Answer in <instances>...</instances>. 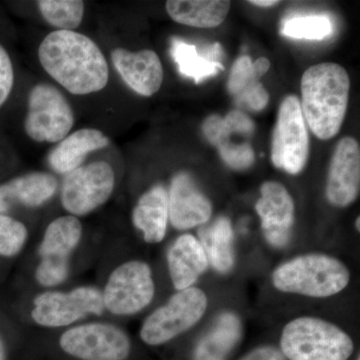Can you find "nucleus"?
Returning a JSON list of instances; mask_svg holds the SVG:
<instances>
[{
  "label": "nucleus",
  "instance_id": "24",
  "mask_svg": "<svg viewBox=\"0 0 360 360\" xmlns=\"http://www.w3.org/2000/svg\"><path fill=\"white\" fill-rule=\"evenodd\" d=\"M172 56L179 65V72L184 77L193 78L196 84L224 70L221 63L208 60L205 56H201L195 45L186 44L179 39H172Z\"/></svg>",
  "mask_w": 360,
  "mask_h": 360
},
{
  "label": "nucleus",
  "instance_id": "14",
  "mask_svg": "<svg viewBox=\"0 0 360 360\" xmlns=\"http://www.w3.org/2000/svg\"><path fill=\"white\" fill-rule=\"evenodd\" d=\"M111 61L123 82L137 94L151 96L160 89L163 82V68L156 52H132L124 49L111 51Z\"/></svg>",
  "mask_w": 360,
  "mask_h": 360
},
{
  "label": "nucleus",
  "instance_id": "1",
  "mask_svg": "<svg viewBox=\"0 0 360 360\" xmlns=\"http://www.w3.org/2000/svg\"><path fill=\"white\" fill-rule=\"evenodd\" d=\"M39 58L49 77L75 96L101 91L110 79L103 52L94 40L75 30L47 34L39 45Z\"/></svg>",
  "mask_w": 360,
  "mask_h": 360
},
{
  "label": "nucleus",
  "instance_id": "7",
  "mask_svg": "<svg viewBox=\"0 0 360 360\" xmlns=\"http://www.w3.org/2000/svg\"><path fill=\"white\" fill-rule=\"evenodd\" d=\"M206 307L207 297L200 288L179 290L146 319L141 329V340L153 347L167 343L200 321Z\"/></svg>",
  "mask_w": 360,
  "mask_h": 360
},
{
  "label": "nucleus",
  "instance_id": "20",
  "mask_svg": "<svg viewBox=\"0 0 360 360\" xmlns=\"http://www.w3.org/2000/svg\"><path fill=\"white\" fill-rule=\"evenodd\" d=\"M168 193L162 186L151 187L137 201L132 212V222L143 233L148 243H160L167 234Z\"/></svg>",
  "mask_w": 360,
  "mask_h": 360
},
{
  "label": "nucleus",
  "instance_id": "28",
  "mask_svg": "<svg viewBox=\"0 0 360 360\" xmlns=\"http://www.w3.org/2000/svg\"><path fill=\"white\" fill-rule=\"evenodd\" d=\"M217 148L222 160L234 169H245L255 161V153L248 143L233 144L227 141Z\"/></svg>",
  "mask_w": 360,
  "mask_h": 360
},
{
  "label": "nucleus",
  "instance_id": "5",
  "mask_svg": "<svg viewBox=\"0 0 360 360\" xmlns=\"http://www.w3.org/2000/svg\"><path fill=\"white\" fill-rule=\"evenodd\" d=\"M103 292L90 285L68 291L51 290L33 300L32 317L42 328H70L89 315L103 314Z\"/></svg>",
  "mask_w": 360,
  "mask_h": 360
},
{
  "label": "nucleus",
  "instance_id": "21",
  "mask_svg": "<svg viewBox=\"0 0 360 360\" xmlns=\"http://www.w3.org/2000/svg\"><path fill=\"white\" fill-rule=\"evenodd\" d=\"M165 7L175 22L193 27L212 28L224 22L231 8V1L169 0Z\"/></svg>",
  "mask_w": 360,
  "mask_h": 360
},
{
  "label": "nucleus",
  "instance_id": "25",
  "mask_svg": "<svg viewBox=\"0 0 360 360\" xmlns=\"http://www.w3.org/2000/svg\"><path fill=\"white\" fill-rule=\"evenodd\" d=\"M37 6L44 20L58 30L75 32L84 20V2L80 0H39Z\"/></svg>",
  "mask_w": 360,
  "mask_h": 360
},
{
  "label": "nucleus",
  "instance_id": "11",
  "mask_svg": "<svg viewBox=\"0 0 360 360\" xmlns=\"http://www.w3.org/2000/svg\"><path fill=\"white\" fill-rule=\"evenodd\" d=\"M309 137L297 97H286L279 108L272 141L271 160L277 168L297 174L307 165Z\"/></svg>",
  "mask_w": 360,
  "mask_h": 360
},
{
  "label": "nucleus",
  "instance_id": "32",
  "mask_svg": "<svg viewBox=\"0 0 360 360\" xmlns=\"http://www.w3.org/2000/svg\"><path fill=\"white\" fill-rule=\"evenodd\" d=\"M238 96V101L245 103L252 110H264L269 103V94L262 84L257 82L246 86Z\"/></svg>",
  "mask_w": 360,
  "mask_h": 360
},
{
  "label": "nucleus",
  "instance_id": "39",
  "mask_svg": "<svg viewBox=\"0 0 360 360\" xmlns=\"http://www.w3.org/2000/svg\"><path fill=\"white\" fill-rule=\"evenodd\" d=\"M357 360H360V359H357Z\"/></svg>",
  "mask_w": 360,
  "mask_h": 360
},
{
  "label": "nucleus",
  "instance_id": "6",
  "mask_svg": "<svg viewBox=\"0 0 360 360\" xmlns=\"http://www.w3.org/2000/svg\"><path fill=\"white\" fill-rule=\"evenodd\" d=\"M26 134L37 142L56 143L70 134L75 113L66 97L53 85L39 84L28 96Z\"/></svg>",
  "mask_w": 360,
  "mask_h": 360
},
{
  "label": "nucleus",
  "instance_id": "8",
  "mask_svg": "<svg viewBox=\"0 0 360 360\" xmlns=\"http://www.w3.org/2000/svg\"><path fill=\"white\" fill-rule=\"evenodd\" d=\"M65 354L80 360H125L131 350L127 333L110 322L70 326L59 338Z\"/></svg>",
  "mask_w": 360,
  "mask_h": 360
},
{
  "label": "nucleus",
  "instance_id": "18",
  "mask_svg": "<svg viewBox=\"0 0 360 360\" xmlns=\"http://www.w3.org/2000/svg\"><path fill=\"white\" fill-rule=\"evenodd\" d=\"M110 141L101 130L82 129L58 142L49 155V167L59 174H68L82 167L87 155L108 148Z\"/></svg>",
  "mask_w": 360,
  "mask_h": 360
},
{
  "label": "nucleus",
  "instance_id": "31",
  "mask_svg": "<svg viewBox=\"0 0 360 360\" xmlns=\"http://www.w3.org/2000/svg\"><path fill=\"white\" fill-rule=\"evenodd\" d=\"M202 129L208 141L217 148L229 141L231 134L227 129L226 123L224 118L219 115H210L206 118Z\"/></svg>",
  "mask_w": 360,
  "mask_h": 360
},
{
  "label": "nucleus",
  "instance_id": "36",
  "mask_svg": "<svg viewBox=\"0 0 360 360\" xmlns=\"http://www.w3.org/2000/svg\"><path fill=\"white\" fill-rule=\"evenodd\" d=\"M250 4L258 6L269 7L278 4L279 1H276V0H252V1H250Z\"/></svg>",
  "mask_w": 360,
  "mask_h": 360
},
{
  "label": "nucleus",
  "instance_id": "13",
  "mask_svg": "<svg viewBox=\"0 0 360 360\" xmlns=\"http://www.w3.org/2000/svg\"><path fill=\"white\" fill-rule=\"evenodd\" d=\"M257 212L262 219V227L270 245L281 248L290 238L295 217V205L285 187L278 182L269 181L260 188Z\"/></svg>",
  "mask_w": 360,
  "mask_h": 360
},
{
  "label": "nucleus",
  "instance_id": "33",
  "mask_svg": "<svg viewBox=\"0 0 360 360\" xmlns=\"http://www.w3.org/2000/svg\"><path fill=\"white\" fill-rule=\"evenodd\" d=\"M229 134L234 132L238 134L251 135L255 131V123L250 120V116L245 115L241 111L233 110L224 118Z\"/></svg>",
  "mask_w": 360,
  "mask_h": 360
},
{
  "label": "nucleus",
  "instance_id": "38",
  "mask_svg": "<svg viewBox=\"0 0 360 360\" xmlns=\"http://www.w3.org/2000/svg\"><path fill=\"white\" fill-rule=\"evenodd\" d=\"M359 224H360V219H359V217H357L356 222H355V225H356L357 231H359V229H360Z\"/></svg>",
  "mask_w": 360,
  "mask_h": 360
},
{
  "label": "nucleus",
  "instance_id": "17",
  "mask_svg": "<svg viewBox=\"0 0 360 360\" xmlns=\"http://www.w3.org/2000/svg\"><path fill=\"white\" fill-rule=\"evenodd\" d=\"M82 238V224L78 217L68 214L52 220L39 245V264L70 269V255Z\"/></svg>",
  "mask_w": 360,
  "mask_h": 360
},
{
  "label": "nucleus",
  "instance_id": "35",
  "mask_svg": "<svg viewBox=\"0 0 360 360\" xmlns=\"http://www.w3.org/2000/svg\"><path fill=\"white\" fill-rule=\"evenodd\" d=\"M270 63L269 59L265 58H258L253 63V71H255V77L259 78L265 75L269 70Z\"/></svg>",
  "mask_w": 360,
  "mask_h": 360
},
{
  "label": "nucleus",
  "instance_id": "16",
  "mask_svg": "<svg viewBox=\"0 0 360 360\" xmlns=\"http://www.w3.org/2000/svg\"><path fill=\"white\" fill-rule=\"evenodd\" d=\"M58 180L49 172H33L20 175L0 184V213L15 205L39 207L53 198Z\"/></svg>",
  "mask_w": 360,
  "mask_h": 360
},
{
  "label": "nucleus",
  "instance_id": "10",
  "mask_svg": "<svg viewBox=\"0 0 360 360\" xmlns=\"http://www.w3.org/2000/svg\"><path fill=\"white\" fill-rule=\"evenodd\" d=\"M115 174L106 161L82 165L65 175L61 186V205L73 217H85L110 200Z\"/></svg>",
  "mask_w": 360,
  "mask_h": 360
},
{
  "label": "nucleus",
  "instance_id": "4",
  "mask_svg": "<svg viewBox=\"0 0 360 360\" xmlns=\"http://www.w3.org/2000/svg\"><path fill=\"white\" fill-rule=\"evenodd\" d=\"M354 349L345 331L314 317L290 322L281 336V352L290 360H347Z\"/></svg>",
  "mask_w": 360,
  "mask_h": 360
},
{
  "label": "nucleus",
  "instance_id": "26",
  "mask_svg": "<svg viewBox=\"0 0 360 360\" xmlns=\"http://www.w3.org/2000/svg\"><path fill=\"white\" fill-rule=\"evenodd\" d=\"M333 33L328 16L311 15L293 18L284 21L281 34L296 39L322 40Z\"/></svg>",
  "mask_w": 360,
  "mask_h": 360
},
{
  "label": "nucleus",
  "instance_id": "12",
  "mask_svg": "<svg viewBox=\"0 0 360 360\" xmlns=\"http://www.w3.org/2000/svg\"><path fill=\"white\" fill-rule=\"evenodd\" d=\"M360 149L352 137L341 139L329 168L326 194L338 207L352 205L359 194Z\"/></svg>",
  "mask_w": 360,
  "mask_h": 360
},
{
  "label": "nucleus",
  "instance_id": "30",
  "mask_svg": "<svg viewBox=\"0 0 360 360\" xmlns=\"http://www.w3.org/2000/svg\"><path fill=\"white\" fill-rule=\"evenodd\" d=\"M14 71L8 53L0 44V108L4 105L13 90Z\"/></svg>",
  "mask_w": 360,
  "mask_h": 360
},
{
  "label": "nucleus",
  "instance_id": "2",
  "mask_svg": "<svg viewBox=\"0 0 360 360\" xmlns=\"http://www.w3.org/2000/svg\"><path fill=\"white\" fill-rule=\"evenodd\" d=\"M350 80L342 66L333 63L314 65L302 79V115L321 139H333L347 115Z\"/></svg>",
  "mask_w": 360,
  "mask_h": 360
},
{
  "label": "nucleus",
  "instance_id": "29",
  "mask_svg": "<svg viewBox=\"0 0 360 360\" xmlns=\"http://www.w3.org/2000/svg\"><path fill=\"white\" fill-rule=\"evenodd\" d=\"M257 79L253 71L252 60L250 56H241L232 66L231 77L229 80V91L238 96L246 86L257 82Z\"/></svg>",
  "mask_w": 360,
  "mask_h": 360
},
{
  "label": "nucleus",
  "instance_id": "23",
  "mask_svg": "<svg viewBox=\"0 0 360 360\" xmlns=\"http://www.w3.org/2000/svg\"><path fill=\"white\" fill-rule=\"evenodd\" d=\"M200 243L208 262L217 271L227 272L234 264L233 231L229 219L219 217L198 231Z\"/></svg>",
  "mask_w": 360,
  "mask_h": 360
},
{
  "label": "nucleus",
  "instance_id": "34",
  "mask_svg": "<svg viewBox=\"0 0 360 360\" xmlns=\"http://www.w3.org/2000/svg\"><path fill=\"white\" fill-rule=\"evenodd\" d=\"M239 360H285L283 352L276 347H262L252 350Z\"/></svg>",
  "mask_w": 360,
  "mask_h": 360
},
{
  "label": "nucleus",
  "instance_id": "37",
  "mask_svg": "<svg viewBox=\"0 0 360 360\" xmlns=\"http://www.w3.org/2000/svg\"><path fill=\"white\" fill-rule=\"evenodd\" d=\"M0 360H6V347L4 338L0 335Z\"/></svg>",
  "mask_w": 360,
  "mask_h": 360
},
{
  "label": "nucleus",
  "instance_id": "22",
  "mask_svg": "<svg viewBox=\"0 0 360 360\" xmlns=\"http://www.w3.org/2000/svg\"><path fill=\"white\" fill-rule=\"evenodd\" d=\"M241 331L238 315L231 312L220 315L212 330L198 343L193 360H226L240 340Z\"/></svg>",
  "mask_w": 360,
  "mask_h": 360
},
{
  "label": "nucleus",
  "instance_id": "3",
  "mask_svg": "<svg viewBox=\"0 0 360 360\" xmlns=\"http://www.w3.org/2000/svg\"><path fill=\"white\" fill-rule=\"evenodd\" d=\"M349 278V271L342 262L319 253L296 257L276 269L272 276L277 290L312 297L340 292Z\"/></svg>",
  "mask_w": 360,
  "mask_h": 360
},
{
  "label": "nucleus",
  "instance_id": "19",
  "mask_svg": "<svg viewBox=\"0 0 360 360\" xmlns=\"http://www.w3.org/2000/svg\"><path fill=\"white\" fill-rule=\"evenodd\" d=\"M167 262L172 283L179 291L191 288L210 264L200 241L191 234L175 240L168 251Z\"/></svg>",
  "mask_w": 360,
  "mask_h": 360
},
{
  "label": "nucleus",
  "instance_id": "15",
  "mask_svg": "<svg viewBox=\"0 0 360 360\" xmlns=\"http://www.w3.org/2000/svg\"><path fill=\"white\" fill-rule=\"evenodd\" d=\"M168 212L175 229L184 231L206 224L212 217V205L191 175L179 172L170 184Z\"/></svg>",
  "mask_w": 360,
  "mask_h": 360
},
{
  "label": "nucleus",
  "instance_id": "9",
  "mask_svg": "<svg viewBox=\"0 0 360 360\" xmlns=\"http://www.w3.org/2000/svg\"><path fill=\"white\" fill-rule=\"evenodd\" d=\"M103 292L104 309L115 315H132L153 302L155 285L150 267L129 260L111 271Z\"/></svg>",
  "mask_w": 360,
  "mask_h": 360
},
{
  "label": "nucleus",
  "instance_id": "27",
  "mask_svg": "<svg viewBox=\"0 0 360 360\" xmlns=\"http://www.w3.org/2000/svg\"><path fill=\"white\" fill-rule=\"evenodd\" d=\"M27 239V227L23 222L0 213V257L9 258L20 255Z\"/></svg>",
  "mask_w": 360,
  "mask_h": 360
}]
</instances>
